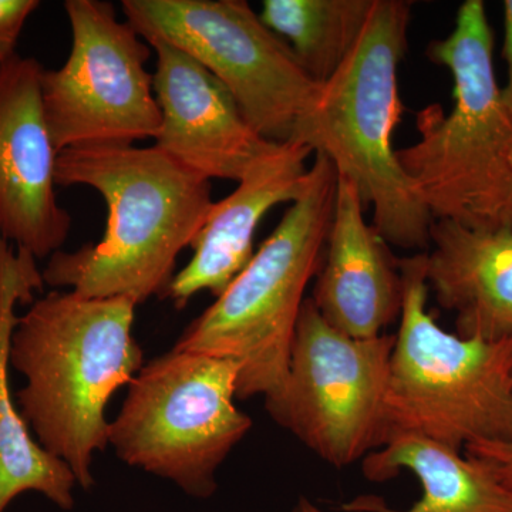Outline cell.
<instances>
[{"mask_svg":"<svg viewBox=\"0 0 512 512\" xmlns=\"http://www.w3.org/2000/svg\"><path fill=\"white\" fill-rule=\"evenodd\" d=\"M56 185L99 192L107 224L97 244L50 256L45 284L86 298L127 296L137 305L163 298L178 255L197 237L215 202L210 181L156 146L64 150L57 156Z\"/></svg>","mask_w":512,"mask_h":512,"instance_id":"obj_1","label":"cell"},{"mask_svg":"<svg viewBox=\"0 0 512 512\" xmlns=\"http://www.w3.org/2000/svg\"><path fill=\"white\" fill-rule=\"evenodd\" d=\"M136 306L127 296L50 292L18 318L10 340V365L26 379L16 394L20 414L84 490L94 485V453L109 444L107 403L143 367Z\"/></svg>","mask_w":512,"mask_h":512,"instance_id":"obj_2","label":"cell"},{"mask_svg":"<svg viewBox=\"0 0 512 512\" xmlns=\"http://www.w3.org/2000/svg\"><path fill=\"white\" fill-rule=\"evenodd\" d=\"M427 56L450 70L454 104L448 113L437 103L417 111L419 140L396 151L400 167L434 221L512 229V114L483 0L460 6L450 35L431 42Z\"/></svg>","mask_w":512,"mask_h":512,"instance_id":"obj_3","label":"cell"},{"mask_svg":"<svg viewBox=\"0 0 512 512\" xmlns=\"http://www.w3.org/2000/svg\"><path fill=\"white\" fill-rule=\"evenodd\" d=\"M412 3L375 0L348 59L296 121L291 140L335 165L373 208V227L403 249L430 245V212L414 192L393 148L403 113L399 67L407 49Z\"/></svg>","mask_w":512,"mask_h":512,"instance_id":"obj_4","label":"cell"},{"mask_svg":"<svg viewBox=\"0 0 512 512\" xmlns=\"http://www.w3.org/2000/svg\"><path fill=\"white\" fill-rule=\"evenodd\" d=\"M336 190L335 165L315 154L301 197L175 343L174 349L237 362L238 399H266L285 382L306 288L322 266Z\"/></svg>","mask_w":512,"mask_h":512,"instance_id":"obj_5","label":"cell"},{"mask_svg":"<svg viewBox=\"0 0 512 512\" xmlns=\"http://www.w3.org/2000/svg\"><path fill=\"white\" fill-rule=\"evenodd\" d=\"M399 268L384 444L417 434L461 453L481 441H512V336L488 342L441 329L427 311L426 252L399 259Z\"/></svg>","mask_w":512,"mask_h":512,"instance_id":"obj_6","label":"cell"},{"mask_svg":"<svg viewBox=\"0 0 512 512\" xmlns=\"http://www.w3.org/2000/svg\"><path fill=\"white\" fill-rule=\"evenodd\" d=\"M238 375L227 357L173 349L151 360L131 380L109 443L128 466L211 497L215 473L252 427L235 406Z\"/></svg>","mask_w":512,"mask_h":512,"instance_id":"obj_7","label":"cell"},{"mask_svg":"<svg viewBox=\"0 0 512 512\" xmlns=\"http://www.w3.org/2000/svg\"><path fill=\"white\" fill-rule=\"evenodd\" d=\"M127 22L147 43L163 40L204 66L265 140H291L320 84L245 0H124Z\"/></svg>","mask_w":512,"mask_h":512,"instance_id":"obj_8","label":"cell"},{"mask_svg":"<svg viewBox=\"0 0 512 512\" xmlns=\"http://www.w3.org/2000/svg\"><path fill=\"white\" fill-rule=\"evenodd\" d=\"M396 336L355 339L306 298L281 389L266 397L272 419L333 467L365 460L384 444V410Z\"/></svg>","mask_w":512,"mask_h":512,"instance_id":"obj_9","label":"cell"},{"mask_svg":"<svg viewBox=\"0 0 512 512\" xmlns=\"http://www.w3.org/2000/svg\"><path fill=\"white\" fill-rule=\"evenodd\" d=\"M72 50L63 66L43 70V111L57 153L70 148L134 146L156 138L161 111L147 72L151 46L113 5L64 2Z\"/></svg>","mask_w":512,"mask_h":512,"instance_id":"obj_10","label":"cell"},{"mask_svg":"<svg viewBox=\"0 0 512 512\" xmlns=\"http://www.w3.org/2000/svg\"><path fill=\"white\" fill-rule=\"evenodd\" d=\"M43 70L33 57L0 63V235L35 259L60 251L72 228L57 201L59 153L43 111Z\"/></svg>","mask_w":512,"mask_h":512,"instance_id":"obj_11","label":"cell"},{"mask_svg":"<svg viewBox=\"0 0 512 512\" xmlns=\"http://www.w3.org/2000/svg\"><path fill=\"white\" fill-rule=\"evenodd\" d=\"M148 45L157 55L161 111L154 146L204 180L241 181L274 141L249 124L227 87L197 60L163 40Z\"/></svg>","mask_w":512,"mask_h":512,"instance_id":"obj_12","label":"cell"},{"mask_svg":"<svg viewBox=\"0 0 512 512\" xmlns=\"http://www.w3.org/2000/svg\"><path fill=\"white\" fill-rule=\"evenodd\" d=\"M313 151L299 141L272 143L238 181L237 190L214 202L190 245L194 255L165 291L183 309L202 291L221 295L254 256L256 228L276 205L295 202L308 181Z\"/></svg>","mask_w":512,"mask_h":512,"instance_id":"obj_13","label":"cell"},{"mask_svg":"<svg viewBox=\"0 0 512 512\" xmlns=\"http://www.w3.org/2000/svg\"><path fill=\"white\" fill-rule=\"evenodd\" d=\"M365 201L338 175L325 258L312 302L332 328L350 338L373 339L400 318L403 281L389 244L365 220Z\"/></svg>","mask_w":512,"mask_h":512,"instance_id":"obj_14","label":"cell"},{"mask_svg":"<svg viewBox=\"0 0 512 512\" xmlns=\"http://www.w3.org/2000/svg\"><path fill=\"white\" fill-rule=\"evenodd\" d=\"M426 281L456 315V335L494 342L512 336V229L433 221Z\"/></svg>","mask_w":512,"mask_h":512,"instance_id":"obj_15","label":"cell"},{"mask_svg":"<svg viewBox=\"0 0 512 512\" xmlns=\"http://www.w3.org/2000/svg\"><path fill=\"white\" fill-rule=\"evenodd\" d=\"M43 285L36 259L0 235V512L26 491L45 495L62 510H72L74 504L77 481L72 468L33 440L10 392V340L18 322L15 308L19 302L32 303L33 292L42 291Z\"/></svg>","mask_w":512,"mask_h":512,"instance_id":"obj_16","label":"cell"},{"mask_svg":"<svg viewBox=\"0 0 512 512\" xmlns=\"http://www.w3.org/2000/svg\"><path fill=\"white\" fill-rule=\"evenodd\" d=\"M407 470L421 485V498L407 510H393L379 497H359L348 512H512V491L483 463L460 451L417 436L400 434L363 460V474L387 481Z\"/></svg>","mask_w":512,"mask_h":512,"instance_id":"obj_17","label":"cell"},{"mask_svg":"<svg viewBox=\"0 0 512 512\" xmlns=\"http://www.w3.org/2000/svg\"><path fill=\"white\" fill-rule=\"evenodd\" d=\"M373 5L375 0H264L259 18L323 84L355 49Z\"/></svg>","mask_w":512,"mask_h":512,"instance_id":"obj_18","label":"cell"},{"mask_svg":"<svg viewBox=\"0 0 512 512\" xmlns=\"http://www.w3.org/2000/svg\"><path fill=\"white\" fill-rule=\"evenodd\" d=\"M39 6L37 0H0V63L18 55L19 37L29 16Z\"/></svg>","mask_w":512,"mask_h":512,"instance_id":"obj_19","label":"cell"},{"mask_svg":"<svg viewBox=\"0 0 512 512\" xmlns=\"http://www.w3.org/2000/svg\"><path fill=\"white\" fill-rule=\"evenodd\" d=\"M466 456L483 463L504 487L512 491V441H481L464 448Z\"/></svg>","mask_w":512,"mask_h":512,"instance_id":"obj_20","label":"cell"},{"mask_svg":"<svg viewBox=\"0 0 512 512\" xmlns=\"http://www.w3.org/2000/svg\"><path fill=\"white\" fill-rule=\"evenodd\" d=\"M504 49L503 55L508 66V79L504 89H501L505 106L512 114V0L504 2Z\"/></svg>","mask_w":512,"mask_h":512,"instance_id":"obj_21","label":"cell"},{"mask_svg":"<svg viewBox=\"0 0 512 512\" xmlns=\"http://www.w3.org/2000/svg\"><path fill=\"white\" fill-rule=\"evenodd\" d=\"M292 512H325L320 510L319 507H316L312 501H309L308 498H299L298 503H296L295 508H293Z\"/></svg>","mask_w":512,"mask_h":512,"instance_id":"obj_22","label":"cell"},{"mask_svg":"<svg viewBox=\"0 0 512 512\" xmlns=\"http://www.w3.org/2000/svg\"><path fill=\"white\" fill-rule=\"evenodd\" d=\"M508 164H510L511 173H512V138L510 144V151H508Z\"/></svg>","mask_w":512,"mask_h":512,"instance_id":"obj_23","label":"cell"}]
</instances>
